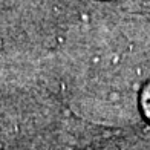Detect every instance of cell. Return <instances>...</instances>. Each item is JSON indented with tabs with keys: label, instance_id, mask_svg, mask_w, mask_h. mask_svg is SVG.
I'll list each match as a JSON object with an SVG mask.
<instances>
[{
	"label": "cell",
	"instance_id": "6da1fadb",
	"mask_svg": "<svg viewBox=\"0 0 150 150\" xmlns=\"http://www.w3.org/2000/svg\"><path fill=\"white\" fill-rule=\"evenodd\" d=\"M141 104H142V110H144L146 117L150 120V83H149V86L144 89V92H142Z\"/></svg>",
	"mask_w": 150,
	"mask_h": 150
}]
</instances>
